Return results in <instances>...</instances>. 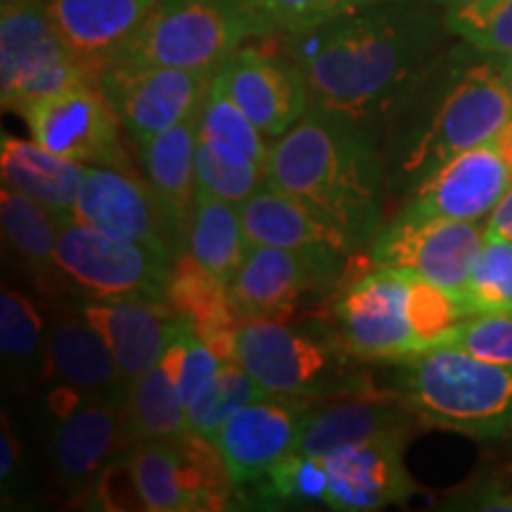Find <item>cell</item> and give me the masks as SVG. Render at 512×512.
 Instances as JSON below:
<instances>
[{
	"mask_svg": "<svg viewBox=\"0 0 512 512\" xmlns=\"http://www.w3.org/2000/svg\"><path fill=\"white\" fill-rule=\"evenodd\" d=\"M195 174L197 188L207 190L216 197H223V200L238 204V207L266 183L264 169L228 162L226 157H221L219 152L211 150V147L207 143H202L200 138H197L195 152Z\"/></svg>",
	"mask_w": 512,
	"mask_h": 512,
	"instance_id": "obj_39",
	"label": "cell"
},
{
	"mask_svg": "<svg viewBox=\"0 0 512 512\" xmlns=\"http://www.w3.org/2000/svg\"><path fill=\"white\" fill-rule=\"evenodd\" d=\"M57 283L88 302L119 297L166 299V280L174 259L157 249L119 238L76 219L57 230Z\"/></svg>",
	"mask_w": 512,
	"mask_h": 512,
	"instance_id": "obj_6",
	"label": "cell"
},
{
	"mask_svg": "<svg viewBox=\"0 0 512 512\" xmlns=\"http://www.w3.org/2000/svg\"><path fill=\"white\" fill-rule=\"evenodd\" d=\"M280 38L304 76L309 107L375 126L425 79L439 24L401 0L339 12Z\"/></svg>",
	"mask_w": 512,
	"mask_h": 512,
	"instance_id": "obj_1",
	"label": "cell"
},
{
	"mask_svg": "<svg viewBox=\"0 0 512 512\" xmlns=\"http://www.w3.org/2000/svg\"><path fill=\"white\" fill-rule=\"evenodd\" d=\"M463 302L470 316L512 311V240L484 238Z\"/></svg>",
	"mask_w": 512,
	"mask_h": 512,
	"instance_id": "obj_34",
	"label": "cell"
},
{
	"mask_svg": "<svg viewBox=\"0 0 512 512\" xmlns=\"http://www.w3.org/2000/svg\"><path fill=\"white\" fill-rule=\"evenodd\" d=\"M330 325L363 363H401L420 354L408 316V273L399 268L370 266L344 285L332 302Z\"/></svg>",
	"mask_w": 512,
	"mask_h": 512,
	"instance_id": "obj_9",
	"label": "cell"
},
{
	"mask_svg": "<svg viewBox=\"0 0 512 512\" xmlns=\"http://www.w3.org/2000/svg\"><path fill=\"white\" fill-rule=\"evenodd\" d=\"M79 311L112 349L128 382L155 368L171 339L185 325V318L178 316L166 299L143 294L86 302Z\"/></svg>",
	"mask_w": 512,
	"mask_h": 512,
	"instance_id": "obj_20",
	"label": "cell"
},
{
	"mask_svg": "<svg viewBox=\"0 0 512 512\" xmlns=\"http://www.w3.org/2000/svg\"><path fill=\"white\" fill-rule=\"evenodd\" d=\"M463 508L475 510H512V491L503 489V486H482L475 496L465 498Z\"/></svg>",
	"mask_w": 512,
	"mask_h": 512,
	"instance_id": "obj_43",
	"label": "cell"
},
{
	"mask_svg": "<svg viewBox=\"0 0 512 512\" xmlns=\"http://www.w3.org/2000/svg\"><path fill=\"white\" fill-rule=\"evenodd\" d=\"M197 138H200V112L138 145L143 178L155 190L157 200L181 230L185 242H188L197 195Z\"/></svg>",
	"mask_w": 512,
	"mask_h": 512,
	"instance_id": "obj_26",
	"label": "cell"
},
{
	"mask_svg": "<svg viewBox=\"0 0 512 512\" xmlns=\"http://www.w3.org/2000/svg\"><path fill=\"white\" fill-rule=\"evenodd\" d=\"M264 138V133L240 110L238 102L230 98L219 74H214L200 107L202 143H207L228 162L266 171L271 145H266Z\"/></svg>",
	"mask_w": 512,
	"mask_h": 512,
	"instance_id": "obj_32",
	"label": "cell"
},
{
	"mask_svg": "<svg viewBox=\"0 0 512 512\" xmlns=\"http://www.w3.org/2000/svg\"><path fill=\"white\" fill-rule=\"evenodd\" d=\"M247 235L238 204L197 188L188 230V249L221 283H233L247 254Z\"/></svg>",
	"mask_w": 512,
	"mask_h": 512,
	"instance_id": "obj_28",
	"label": "cell"
},
{
	"mask_svg": "<svg viewBox=\"0 0 512 512\" xmlns=\"http://www.w3.org/2000/svg\"><path fill=\"white\" fill-rule=\"evenodd\" d=\"M164 297L204 342L238 330L240 320L230 304L228 285L209 273L190 252L178 254L171 264Z\"/></svg>",
	"mask_w": 512,
	"mask_h": 512,
	"instance_id": "obj_29",
	"label": "cell"
},
{
	"mask_svg": "<svg viewBox=\"0 0 512 512\" xmlns=\"http://www.w3.org/2000/svg\"><path fill=\"white\" fill-rule=\"evenodd\" d=\"M124 427L128 448L150 441H176L190 432L185 401L162 363L128 384Z\"/></svg>",
	"mask_w": 512,
	"mask_h": 512,
	"instance_id": "obj_30",
	"label": "cell"
},
{
	"mask_svg": "<svg viewBox=\"0 0 512 512\" xmlns=\"http://www.w3.org/2000/svg\"><path fill=\"white\" fill-rule=\"evenodd\" d=\"M216 74L230 98L266 138L285 136L309 112L306 81L287 55L240 46Z\"/></svg>",
	"mask_w": 512,
	"mask_h": 512,
	"instance_id": "obj_17",
	"label": "cell"
},
{
	"mask_svg": "<svg viewBox=\"0 0 512 512\" xmlns=\"http://www.w3.org/2000/svg\"><path fill=\"white\" fill-rule=\"evenodd\" d=\"M55 387H67L81 396L110 399L124 406L128 382L112 349L98 330L76 309H60L48 328L46 373Z\"/></svg>",
	"mask_w": 512,
	"mask_h": 512,
	"instance_id": "obj_24",
	"label": "cell"
},
{
	"mask_svg": "<svg viewBox=\"0 0 512 512\" xmlns=\"http://www.w3.org/2000/svg\"><path fill=\"white\" fill-rule=\"evenodd\" d=\"M380 3H401V0H328V3H325V10H323V17H320V22L332 15H339V12L366 8V5H380Z\"/></svg>",
	"mask_w": 512,
	"mask_h": 512,
	"instance_id": "obj_45",
	"label": "cell"
},
{
	"mask_svg": "<svg viewBox=\"0 0 512 512\" xmlns=\"http://www.w3.org/2000/svg\"><path fill=\"white\" fill-rule=\"evenodd\" d=\"M88 501L100 503L105 510H145L128 453H121L100 472Z\"/></svg>",
	"mask_w": 512,
	"mask_h": 512,
	"instance_id": "obj_41",
	"label": "cell"
},
{
	"mask_svg": "<svg viewBox=\"0 0 512 512\" xmlns=\"http://www.w3.org/2000/svg\"><path fill=\"white\" fill-rule=\"evenodd\" d=\"M503 76H505V83H508V88L512 93V55L503 57Z\"/></svg>",
	"mask_w": 512,
	"mask_h": 512,
	"instance_id": "obj_48",
	"label": "cell"
},
{
	"mask_svg": "<svg viewBox=\"0 0 512 512\" xmlns=\"http://www.w3.org/2000/svg\"><path fill=\"white\" fill-rule=\"evenodd\" d=\"M0 171L3 185L43 204L57 221L72 219L79 200L86 166L64 159L10 133L0 138Z\"/></svg>",
	"mask_w": 512,
	"mask_h": 512,
	"instance_id": "obj_25",
	"label": "cell"
},
{
	"mask_svg": "<svg viewBox=\"0 0 512 512\" xmlns=\"http://www.w3.org/2000/svg\"><path fill=\"white\" fill-rule=\"evenodd\" d=\"M328 467L318 456L292 451L271 467L259 486L261 501L268 503H323L328 501Z\"/></svg>",
	"mask_w": 512,
	"mask_h": 512,
	"instance_id": "obj_35",
	"label": "cell"
},
{
	"mask_svg": "<svg viewBox=\"0 0 512 512\" xmlns=\"http://www.w3.org/2000/svg\"><path fill=\"white\" fill-rule=\"evenodd\" d=\"M238 363L266 394L325 401L368 389L366 375L330 323L287 325L275 318L238 323Z\"/></svg>",
	"mask_w": 512,
	"mask_h": 512,
	"instance_id": "obj_5",
	"label": "cell"
},
{
	"mask_svg": "<svg viewBox=\"0 0 512 512\" xmlns=\"http://www.w3.org/2000/svg\"><path fill=\"white\" fill-rule=\"evenodd\" d=\"M444 27L484 55H512V0H484L446 10Z\"/></svg>",
	"mask_w": 512,
	"mask_h": 512,
	"instance_id": "obj_36",
	"label": "cell"
},
{
	"mask_svg": "<svg viewBox=\"0 0 512 512\" xmlns=\"http://www.w3.org/2000/svg\"><path fill=\"white\" fill-rule=\"evenodd\" d=\"M510 188V166L489 140L446 159L422 178L399 214L415 219L482 221L489 219Z\"/></svg>",
	"mask_w": 512,
	"mask_h": 512,
	"instance_id": "obj_16",
	"label": "cell"
},
{
	"mask_svg": "<svg viewBox=\"0 0 512 512\" xmlns=\"http://www.w3.org/2000/svg\"><path fill=\"white\" fill-rule=\"evenodd\" d=\"M434 3H439L441 8H446V10H456V8H467V5L484 3V0H434Z\"/></svg>",
	"mask_w": 512,
	"mask_h": 512,
	"instance_id": "obj_47",
	"label": "cell"
},
{
	"mask_svg": "<svg viewBox=\"0 0 512 512\" xmlns=\"http://www.w3.org/2000/svg\"><path fill=\"white\" fill-rule=\"evenodd\" d=\"M50 463L69 494L91 496L100 472L128 448L124 406L110 399L81 396L67 387L48 394Z\"/></svg>",
	"mask_w": 512,
	"mask_h": 512,
	"instance_id": "obj_11",
	"label": "cell"
},
{
	"mask_svg": "<svg viewBox=\"0 0 512 512\" xmlns=\"http://www.w3.org/2000/svg\"><path fill=\"white\" fill-rule=\"evenodd\" d=\"M406 441H368L323 458L330 479L325 505L344 512H370L408 501L415 486L403 465Z\"/></svg>",
	"mask_w": 512,
	"mask_h": 512,
	"instance_id": "obj_22",
	"label": "cell"
},
{
	"mask_svg": "<svg viewBox=\"0 0 512 512\" xmlns=\"http://www.w3.org/2000/svg\"><path fill=\"white\" fill-rule=\"evenodd\" d=\"M162 366L171 380L178 387L181 399L188 403L211 377L219 373L221 358L207 347V342L197 335L195 328L185 320V325L178 330V335L171 339L162 356Z\"/></svg>",
	"mask_w": 512,
	"mask_h": 512,
	"instance_id": "obj_37",
	"label": "cell"
},
{
	"mask_svg": "<svg viewBox=\"0 0 512 512\" xmlns=\"http://www.w3.org/2000/svg\"><path fill=\"white\" fill-rule=\"evenodd\" d=\"M484 230L486 226L479 221L415 219L396 214L370 242V266L420 275L463 299L484 245Z\"/></svg>",
	"mask_w": 512,
	"mask_h": 512,
	"instance_id": "obj_12",
	"label": "cell"
},
{
	"mask_svg": "<svg viewBox=\"0 0 512 512\" xmlns=\"http://www.w3.org/2000/svg\"><path fill=\"white\" fill-rule=\"evenodd\" d=\"M313 401L264 394L249 401L216 434L235 489H245L271 472V467L294 451L299 427Z\"/></svg>",
	"mask_w": 512,
	"mask_h": 512,
	"instance_id": "obj_19",
	"label": "cell"
},
{
	"mask_svg": "<svg viewBox=\"0 0 512 512\" xmlns=\"http://www.w3.org/2000/svg\"><path fill=\"white\" fill-rule=\"evenodd\" d=\"M249 245H271L299 252L344 271L356 247L337 228L320 221L302 202L264 183L240 204Z\"/></svg>",
	"mask_w": 512,
	"mask_h": 512,
	"instance_id": "obj_23",
	"label": "cell"
},
{
	"mask_svg": "<svg viewBox=\"0 0 512 512\" xmlns=\"http://www.w3.org/2000/svg\"><path fill=\"white\" fill-rule=\"evenodd\" d=\"M418 420L399 392L361 389L311 406L299 427L294 451L328 458L342 448L380 439H408Z\"/></svg>",
	"mask_w": 512,
	"mask_h": 512,
	"instance_id": "obj_18",
	"label": "cell"
},
{
	"mask_svg": "<svg viewBox=\"0 0 512 512\" xmlns=\"http://www.w3.org/2000/svg\"><path fill=\"white\" fill-rule=\"evenodd\" d=\"M249 38L226 0H159L114 62L219 72Z\"/></svg>",
	"mask_w": 512,
	"mask_h": 512,
	"instance_id": "obj_7",
	"label": "cell"
},
{
	"mask_svg": "<svg viewBox=\"0 0 512 512\" xmlns=\"http://www.w3.org/2000/svg\"><path fill=\"white\" fill-rule=\"evenodd\" d=\"M31 138L72 162L133 169L121 143V119L100 86L83 79L62 91L43 95L17 110Z\"/></svg>",
	"mask_w": 512,
	"mask_h": 512,
	"instance_id": "obj_10",
	"label": "cell"
},
{
	"mask_svg": "<svg viewBox=\"0 0 512 512\" xmlns=\"http://www.w3.org/2000/svg\"><path fill=\"white\" fill-rule=\"evenodd\" d=\"M446 347L512 368V311L472 313L458 325Z\"/></svg>",
	"mask_w": 512,
	"mask_h": 512,
	"instance_id": "obj_40",
	"label": "cell"
},
{
	"mask_svg": "<svg viewBox=\"0 0 512 512\" xmlns=\"http://www.w3.org/2000/svg\"><path fill=\"white\" fill-rule=\"evenodd\" d=\"M384 181L387 164L373 126L316 107L268 152L266 183L337 228L356 252L380 230Z\"/></svg>",
	"mask_w": 512,
	"mask_h": 512,
	"instance_id": "obj_2",
	"label": "cell"
},
{
	"mask_svg": "<svg viewBox=\"0 0 512 512\" xmlns=\"http://www.w3.org/2000/svg\"><path fill=\"white\" fill-rule=\"evenodd\" d=\"M159 0H46L53 27L79 67L95 81L117 60Z\"/></svg>",
	"mask_w": 512,
	"mask_h": 512,
	"instance_id": "obj_21",
	"label": "cell"
},
{
	"mask_svg": "<svg viewBox=\"0 0 512 512\" xmlns=\"http://www.w3.org/2000/svg\"><path fill=\"white\" fill-rule=\"evenodd\" d=\"M328 0H240L249 38H275L320 22Z\"/></svg>",
	"mask_w": 512,
	"mask_h": 512,
	"instance_id": "obj_38",
	"label": "cell"
},
{
	"mask_svg": "<svg viewBox=\"0 0 512 512\" xmlns=\"http://www.w3.org/2000/svg\"><path fill=\"white\" fill-rule=\"evenodd\" d=\"M19 467V441L15 432L10 430L8 420L3 415V432H0V482L3 489H8L15 479V472Z\"/></svg>",
	"mask_w": 512,
	"mask_h": 512,
	"instance_id": "obj_42",
	"label": "cell"
},
{
	"mask_svg": "<svg viewBox=\"0 0 512 512\" xmlns=\"http://www.w3.org/2000/svg\"><path fill=\"white\" fill-rule=\"evenodd\" d=\"M344 271L292 249L249 245L245 259L228 285L230 304L238 320L290 318L299 299L311 292H328Z\"/></svg>",
	"mask_w": 512,
	"mask_h": 512,
	"instance_id": "obj_15",
	"label": "cell"
},
{
	"mask_svg": "<svg viewBox=\"0 0 512 512\" xmlns=\"http://www.w3.org/2000/svg\"><path fill=\"white\" fill-rule=\"evenodd\" d=\"M484 238L512 240V188L505 192V197L498 202V207L491 211L489 221H486Z\"/></svg>",
	"mask_w": 512,
	"mask_h": 512,
	"instance_id": "obj_44",
	"label": "cell"
},
{
	"mask_svg": "<svg viewBox=\"0 0 512 512\" xmlns=\"http://www.w3.org/2000/svg\"><path fill=\"white\" fill-rule=\"evenodd\" d=\"M88 79L64 46L46 0H0V100L5 110Z\"/></svg>",
	"mask_w": 512,
	"mask_h": 512,
	"instance_id": "obj_8",
	"label": "cell"
},
{
	"mask_svg": "<svg viewBox=\"0 0 512 512\" xmlns=\"http://www.w3.org/2000/svg\"><path fill=\"white\" fill-rule=\"evenodd\" d=\"M226 3H228L230 8H233L235 12H238V3H240V0H226Z\"/></svg>",
	"mask_w": 512,
	"mask_h": 512,
	"instance_id": "obj_49",
	"label": "cell"
},
{
	"mask_svg": "<svg viewBox=\"0 0 512 512\" xmlns=\"http://www.w3.org/2000/svg\"><path fill=\"white\" fill-rule=\"evenodd\" d=\"M0 226H3L5 247L15 264L43 290H60L55 261L60 221L43 204L3 185Z\"/></svg>",
	"mask_w": 512,
	"mask_h": 512,
	"instance_id": "obj_27",
	"label": "cell"
},
{
	"mask_svg": "<svg viewBox=\"0 0 512 512\" xmlns=\"http://www.w3.org/2000/svg\"><path fill=\"white\" fill-rule=\"evenodd\" d=\"M48 323L34 299L5 287L0 294V354L12 382L31 384L46 373Z\"/></svg>",
	"mask_w": 512,
	"mask_h": 512,
	"instance_id": "obj_31",
	"label": "cell"
},
{
	"mask_svg": "<svg viewBox=\"0 0 512 512\" xmlns=\"http://www.w3.org/2000/svg\"><path fill=\"white\" fill-rule=\"evenodd\" d=\"M491 143H494L498 155L505 159V164H508L510 171H512V119L501 128V131L496 133L494 138H491Z\"/></svg>",
	"mask_w": 512,
	"mask_h": 512,
	"instance_id": "obj_46",
	"label": "cell"
},
{
	"mask_svg": "<svg viewBox=\"0 0 512 512\" xmlns=\"http://www.w3.org/2000/svg\"><path fill=\"white\" fill-rule=\"evenodd\" d=\"M72 219L157 249L169 259L188 249L183 233L169 219L155 190L133 169L86 166Z\"/></svg>",
	"mask_w": 512,
	"mask_h": 512,
	"instance_id": "obj_14",
	"label": "cell"
},
{
	"mask_svg": "<svg viewBox=\"0 0 512 512\" xmlns=\"http://www.w3.org/2000/svg\"><path fill=\"white\" fill-rule=\"evenodd\" d=\"M264 394V389L254 382V377L238 361L221 363L219 373L185 403L190 432L214 441L216 434L223 430V425L242 406H247L249 401L259 399Z\"/></svg>",
	"mask_w": 512,
	"mask_h": 512,
	"instance_id": "obj_33",
	"label": "cell"
},
{
	"mask_svg": "<svg viewBox=\"0 0 512 512\" xmlns=\"http://www.w3.org/2000/svg\"><path fill=\"white\" fill-rule=\"evenodd\" d=\"M512 119V93L503 64L477 62L446 86L430 112L392 124L384 164L401 181L430 176L446 159L489 143Z\"/></svg>",
	"mask_w": 512,
	"mask_h": 512,
	"instance_id": "obj_4",
	"label": "cell"
},
{
	"mask_svg": "<svg viewBox=\"0 0 512 512\" xmlns=\"http://www.w3.org/2000/svg\"><path fill=\"white\" fill-rule=\"evenodd\" d=\"M396 392L418 422L475 439H512V368L456 347L406 358Z\"/></svg>",
	"mask_w": 512,
	"mask_h": 512,
	"instance_id": "obj_3",
	"label": "cell"
},
{
	"mask_svg": "<svg viewBox=\"0 0 512 512\" xmlns=\"http://www.w3.org/2000/svg\"><path fill=\"white\" fill-rule=\"evenodd\" d=\"M216 72L112 62L95 83L117 110L133 145H143L166 128L200 112Z\"/></svg>",
	"mask_w": 512,
	"mask_h": 512,
	"instance_id": "obj_13",
	"label": "cell"
}]
</instances>
